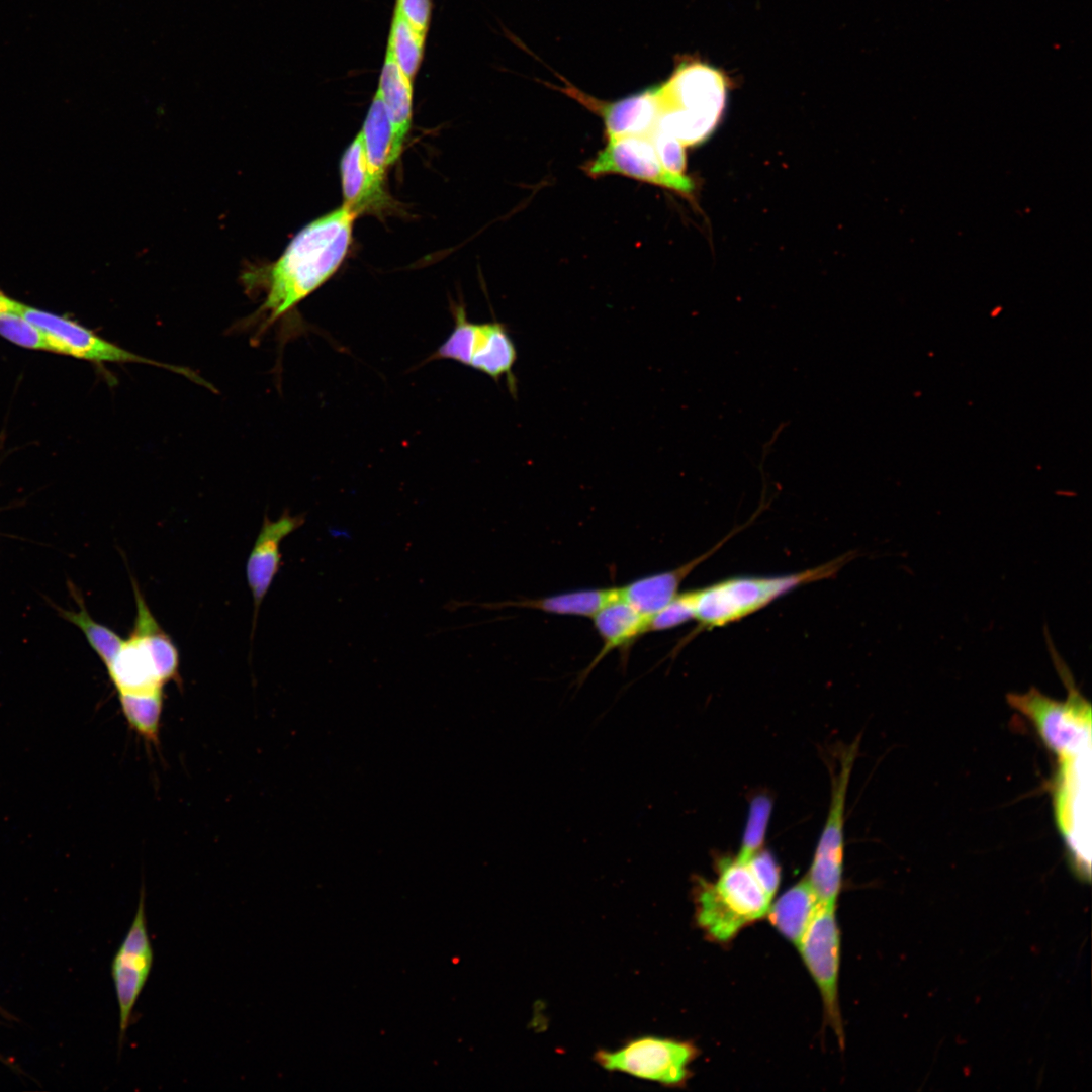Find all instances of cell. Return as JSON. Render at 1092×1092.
<instances>
[{"label":"cell","instance_id":"cell-1","mask_svg":"<svg viewBox=\"0 0 1092 1092\" xmlns=\"http://www.w3.org/2000/svg\"><path fill=\"white\" fill-rule=\"evenodd\" d=\"M358 215L343 205L305 225L274 263L246 274L265 293L252 316L259 333L291 311L329 280L343 263Z\"/></svg>","mask_w":1092,"mask_h":1092},{"label":"cell","instance_id":"cell-2","mask_svg":"<svg viewBox=\"0 0 1092 1092\" xmlns=\"http://www.w3.org/2000/svg\"><path fill=\"white\" fill-rule=\"evenodd\" d=\"M771 901L746 860L726 857L719 861L714 882L697 881L696 921L708 937L727 942L744 927L763 918Z\"/></svg>","mask_w":1092,"mask_h":1092},{"label":"cell","instance_id":"cell-3","mask_svg":"<svg viewBox=\"0 0 1092 1092\" xmlns=\"http://www.w3.org/2000/svg\"><path fill=\"white\" fill-rule=\"evenodd\" d=\"M852 557L847 553L797 573L733 577L696 589L695 619L707 629L739 621L801 585L832 577Z\"/></svg>","mask_w":1092,"mask_h":1092},{"label":"cell","instance_id":"cell-4","mask_svg":"<svg viewBox=\"0 0 1092 1092\" xmlns=\"http://www.w3.org/2000/svg\"><path fill=\"white\" fill-rule=\"evenodd\" d=\"M1057 659L1058 669L1069 688L1064 701L1050 698L1034 688L1025 693H1011L1007 701L1033 725L1049 750L1062 758L1091 749V706Z\"/></svg>","mask_w":1092,"mask_h":1092},{"label":"cell","instance_id":"cell-5","mask_svg":"<svg viewBox=\"0 0 1092 1092\" xmlns=\"http://www.w3.org/2000/svg\"><path fill=\"white\" fill-rule=\"evenodd\" d=\"M453 316L451 333L430 360H453L488 375L496 382L504 377L515 395L517 385L513 368L518 353L507 326L498 322H471L462 304L454 305Z\"/></svg>","mask_w":1092,"mask_h":1092},{"label":"cell","instance_id":"cell-6","mask_svg":"<svg viewBox=\"0 0 1092 1092\" xmlns=\"http://www.w3.org/2000/svg\"><path fill=\"white\" fill-rule=\"evenodd\" d=\"M1053 806L1059 831L1076 871L1090 875L1091 749L1057 758Z\"/></svg>","mask_w":1092,"mask_h":1092},{"label":"cell","instance_id":"cell-7","mask_svg":"<svg viewBox=\"0 0 1092 1092\" xmlns=\"http://www.w3.org/2000/svg\"><path fill=\"white\" fill-rule=\"evenodd\" d=\"M697 1046L689 1041L644 1035L616 1050H599L595 1062L609 1072H619L663 1086L680 1087L691 1076Z\"/></svg>","mask_w":1092,"mask_h":1092},{"label":"cell","instance_id":"cell-8","mask_svg":"<svg viewBox=\"0 0 1092 1092\" xmlns=\"http://www.w3.org/2000/svg\"><path fill=\"white\" fill-rule=\"evenodd\" d=\"M656 87L660 110L678 111L712 134L727 101L728 81L722 72L696 60H685Z\"/></svg>","mask_w":1092,"mask_h":1092},{"label":"cell","instance_id":"cell-9","mask_svg":"<svg viewBox=\"0 0 1092 1092\" xmlns=\"http://www.w3.org/2000/svg\"><path fill=\"white\" fill-rule=\"evenodd\" d=\"M856 747L853 743L842 751L839 767L832 775L829 811L806 878L820 905L836 906L841 890L844 808Z\"/></svg>","mask_w":1092,"mask_h":1092},{"label":"cell","instance_id":"cell-10","mask_svg":"<svg viewBox=\"0 0 1092 1092\" xmlns=\"http://www.w3.org/2000/svg\"><path fill=\"white\" fill-rule=\"evenodd\" d=\"M592 178L616 174L691 195L695 184L687 175L668 172L661 164L649 135H626L608 140L606 146L583 165Z\"/></svg>","mask_w":1092,"mask_h":1092},{"label":"cell","instance_id":"cell-11","mask_svg":"<svg viewBox=\"0 0 1092 1092\" xmlns=\"http://www.w3.org/2000/svg\"><path fill=\"white\" fill-rule=\"evenodd\" d=\"M20 314L44 332L50 341L52 352L94 362L154 365L173 370L195 382L209 386L187 368L145 358L99 337L94 332L66 317L25 304Z\"/></svg>","mask_w":1092,"mask_h":1092},{"label":"cell","instance_id":"cell-12","mask_svg":"<svg viewBox=\"0 0 1092 1092\" xmlns=\"http://www.w3.org/2000/svg\"><path fill=\"white\" fill-rule=\"evenodd\" d=\"M835 907L819 904L797 946L820 991L826 1018L842 1043L843 1032L837 991L840 931Z\"/></svg>","mask_w":1092,"mask_h":1092},{"label":"cell","instance_id":"cell-13","mask_svg":"<svg viewBox=\"0 0 1092 1092\" xmlns=\"http://www.w3.org/2000/svg\"><path fill=\"white\" fill-rule=\"evenodd\" d=\"M145 898V889L142 887L135 915L111 965V974L119 1008V1049L122 1045L134 1005L148 981L154 961L153 946L147 926Z\"/></svg>","mask_w":1092,"mask_h":1092},{"label":"cell","instance_id":"cell-14","mask_svg":"<svg viewBox=\"0 0 1092 1092\" xmlns=\"http://www.w3.org/2000/svg\"><path fill=\"white\" fill-rule=\"evenodd\" d=\"M563 83L560 91L601 117L608 140L648 135L656 125L660 113L656 86L615 101H604L582 92L568 81L563 80Z\"/></svg>","mask_w":1092,"mask_h":1092},{"label":"cell","instance_id":"cell-15","mask_svg":"<svg viewBox=\"0 0 1092 1092\" xmlns=\"http://www.w3.org/2000/svg\"><path fill=\"white\" fill-rule=\"evenodd\" d=\"M305 522L302 514L291 515L285 510L275 521L265 515L261 529L246 563V577L254 603L253 629L258 611L281 566L282 540Z\"/></svg>","mask_w":1092,"mask_h":1092},{"label":"cell","instance_id":"cell-16","mask_svg":"<svg viewBox=\"0 0 1092 1092\" xmlns=\"http://www.w3.org/2000/svg\"><path fill=\"white\" fill-rule=\"evenodd\" d=\"M343 206L357 215L389 205L384 177L369 165L361 131L346 149L340 164Z\"/></svg>","mask_w":1092,"mask_h":1092},{"label":"cell","instance_id":"cell-17","mask_svg":"<svg viewBox=\"0 0 1092 1092\" xmlns=\"http://www.w3.org/2000/svg\"><path fill=\"white\" fill-rule=\"evenodd\" d=\"M730 533L713 549L671 570L638 578L620 587L621 598L649 619L666 606L679 592L681 582L705 559L731 537Z\"/></svg>","mask_w":1092,"mask_h":1092},{"label":"cell","instance_id":"cell-18","mask_svg":"<svg viewBox=\"0 0 1092 1092\" xmlns=\"http://www.w3.org/2000/svg\"><path fill=\"white\" fill-rule=\"evenodd\" d=\"M592 618L603 646L589 665L581 671L578 677L579 685L608 653L614 649L623 650L629 647L646 633L648 621L645 616L622 599L621 595L605 605Z\"/></svg>","mask_w":1092,"mask_h":1092},{"label":"cell","instance_id":"cell-19","mask_svg":"<svg viewBox=\"0 0 1092 1092\" xmlns=\"http://www.w3.org/2000/svg\"><path fill=\"white\" fill-rule=\"evenodd\" d=\"M117 693L163 691L155 660L140 637L130 632L106 667Z\"/></svg>","mask_w":1092,"mask_h":1092},{"label":"cell","instance_id":"cell-20","mask_svg":"<svg viewBox=\"0 0 1092 1092\" xmlns=\"http://www.w3.org/2000/svg\"><path fill=\"white\" fill-rule=\"evenodd\" d=\"M136 604V615L132 633L138 635L151 651L158 673L166 685L169 681L180 682L179 652L171 637L161 628L133 576H130Z\"/></svg>","mask_w":1092,"mask_h":1092},{"label":"cell","instance_id":"cell-21","mask_svg":"<svg viewBox=\"0 0 1092 1092\" xmlns=\"http://www.w3.org/2000/svg\"><path fill=\"white\" fill-rule=\"evenodd\" d=\"M818 907L819 902L805 878L770 904L766 915L776 929L797 946Z\"/></svg>","mask_w":1092,"mask_h":1092},{"label":"cell","instance_id":"cell-22","mask_svg":"<svg viewBox=\"0 0 1092 1092\" xmlns=\"http://www.w3.org/2000/svg\"><path fill=\"white\" fill-rule=\"evenodd\" d=\"M369 165L384 177L386 169L399 157L402 146L387 115L380 92H375L361 130Z\"/></svg>","mask_w":1092,"mask_h":1092},{"label":"cell","instance_id":"cell-23","mask_svg":"<svg viewBox=\"0 0 1092 1092\" xmlns=\"http://www.w3.org/2000/svg\"><path fill=\"white\" fill-rule=\"evenodd\" d=\"M377 89L396 136L403 144L412 125L413 82L401 72L388 48Z\"/></svg>","mask_w":1092,"mask_h":1092},{"label":"cell","instance_id":"cell-24","mask_svg":"<svg viewBox=\"0 0 1092 1092\" xmlns=\"http://www.w3.org/2000/svg\"><path fill=\"white\" fill-rule=\"evenodd\" d=\"M620 597V587L588 588L526 599L511 605L555 615L593 617L605 605Z\"/></svg>","mask_w":1092,"mask_h":1092},{"label":"cell","instance_id":"cell-25","mask_svg":"<svg viewBox=\"0 0 1092 1092\" xmlns=\"http://www.w3.org/2000/svg\"><path fill=\"white\" fill-rule=\"evenodd\" d=\"M163 691L118 693L121 711L131 729L147 742L158 743Z\"/></svg>","mask_w":1092,"mask_h":1092},{"label":"cell","instance_id":"cell-26","mask_svg":"<svg viewBox=\"0 0 1092 1092\" xmlns=\"http://www.w3.org/2000/svg\"><path fill=\"white\" fill-rule=\"evenodd\" d=\"M425 39L394 8L387 48L401 72L412 82L422 63Z\"/></svg>","mask_w":1092,"mask_h":1092},{"label":"cell","instance_id":"cell-27","mask_svg":"<svg viewBox=\"0 0 1092 1092\" xmlns=\"http://www.w3.org/2000/svg\"><path fill=\"white\" fill-rule=\"evenodd\" d=\"M80 610L78 612L64 611V617L78 626L84 633L88 643L97 653L107 667L117 654L124 640L114 631L94 621L87 613L85 606L78 598Z\"/></svg>","mask_w":1092,"mask_h":1092},{"label":"cell","instance_id":"cell-28","mask_svg":"<svg viewBox=\"0 0 1092 1092\" xmlns=\"http://www.w3.org/2000/svg\"><path fill=\"white\" fill-rule=\"evenodd\" d=\"M772 804L767 796L755 797L749 808L748 818L737 857L747 860L761 849L771 813Z\"/></svg>","mask_w":1092,"mask_h":1092},{"label":"cell","instance_id":"cell-29","mask_svg":"<svg viewBox=\"0 0 1092 1092\" xmlns=\"http://www.w3.org/2000/svg\"><path fill=\"white\" fill-rule=\"evenodd\" d=\"M0 335L23 348L52 351L44 332L17 312L0 315Z\"/></svg>","mask_w":1092,"mask_h":1092},{"label":"cell","instance_id":"cell-30","mask_svg":"<svg viewBox=\"0 0 1092 1092\" xmlns=\"http://www.w3.org/2000/svg\"><path fill=\"white\" fill-rule=\"evenodd\" d=\"M696 589L678 593L647 621L646 632L665 631L695 619Z\"/></svg>","mask_w":1092,"mask_h":1092},{"label":"cell","instance_id":"cell-31","mask_svg":"<svg viewBox=\"0 0 1092 1092\" xmlns=\"http://www.w3.org/2000/svg\"><path fill=\"white\" fill-rule=\"evenodd\" d=\"M648 135L662 166L672 174L686 175V147L675 138L656 127Z\"/></svg>","mask_w":1092,"mask_h":1092},{"label":"cell","instance_id":"cell-32","mask_svg":"<svg viewBox=\"0 0 1092 1092\" xmlns=\"http://www.w3.org/2000/svg\"><path fill=\"white\" fill-rule=\"evenodd\" d=\"M746 861L765 894L772 900L781 882L780 867L774 855L760 849Z\"/></svg>","mask_w":1092,"mask_h":1092},{"label":"cell","instance_id":"cell-33","mask_svg":"<svg viewBox=\"0 0 1092 1092\" xmlns=\"http://www.w3.org/2000/svg\"><path fill=\"white\" fill-rule=\"evenodd\" d=\"M395 8L413 28L426 38L431 18V0H396Z\"/></svg>","mask_w":1092,"mask_h":1092},{"label":"cell","instance_id":"cell-34","mask_svg":"<svg viewBox=\"0 0 1092 1092\" xmlns=\"http://www.w3.org/2000/svg\"><path fill=\"white\" fill-rule=\"evenodd\" d=\"M24 304L0 291V315L7 312L21 313Z\"/></svg>","mask_w":1092,"mask_h":1092}]
</instances>
